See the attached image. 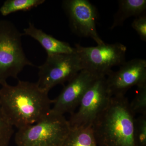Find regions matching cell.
<instances>
[{
    "label": "cell",
    "instance_id": "cell-1",
    "mask_svg": "<svg viewBox=\"0 0 146 146\" xmlns=\"http://www.w3.org/2000/svg\"><path fill=\"white\" fill-rule=\"evenodd\" d=\"M37 84L18 80L0 89V107L13 127L18 129L35 123L50 111L53 100Z\"/></svg>",
    "mask_w": 146,
    "mask_h": 146
},
{
    "label": "cell",
    "instance_id": "cell-2",
    "mask_svg": "<svg viewBox=\"0 0 146 146\" xmlns=\"http://www.w3.org/2000/svg\"><path fill=\"white\" fill-rule=\"evenodd\" d=\"M135 116L125 95L111 97L92 125L98 146H137Z\"/></svg>",
    "mask_w": 146,
    "mask_h": 146
},
{
    "label": "cell",
    "instance_id": "cell-3",
    "mask_svg": "<svg viewBox=\"0 0 146 146\" xmlns=\"http://www.w3.org/2000/svg\"><path fill=\"white\" fill-rule=\"evenodd\" d=\"M64 115L49 113L35 123L18 129L16 146H62L70 131Z\"/></svg>",
    "mask_w": 146,
    "mask_h": 146
},
{
    "label": "cell",
    "instance_id": "cell-4",
    "mask_svg": "<svg viewBox=\"0 0 146 146\" xmlns=\"http://www.w3.org/2000/svg\"><path fill=\"white\" fill-rule=\"evenodd\" d=\"M23 35L10 21H0V84L9 78H17L27 66H34L24 52Z\"/></svg>",
    "mask_w": 146,
    "mask_h": 146
},
{
    "label": "cell",
    "instance_id": "cell-5",
    "mask_svg": "<svg viewBox=\"0 0 146 146\" xmlns=\"http://www.w3.org/2000/svg\"><path fill=\"white\" fill-rule=\"evenodd\" d=\"M38 69L36 83L48 93L55 86L70 81L84 68L75 48L72 53L48 55L44 63Z\"/></svg>",
    "mask_w": 146,
    "mask_h": 146
},
{
    "label": "cell",
    "instance_id": "cell-6",
    "mask_svg": "<svg viewBox=\"0 0 146 146\" xmlns=\"http://www.w3.org/2000/svg\"><path fill=\"white\" fill-rule=\"evenodd\" d=\"M74 48L81 59L84 69L99 76H107L112 72L113 67L125 62L127 47L121 43H104L92 47L76 44Z\"/></svg>",
    "mask_w": 146,
    "mask_h": 146
},
{
    "label": "cell",
    "instance_id": "cell-7",
    "mask_svg": "<svg viewBox=\"0 0 146 146\" xmlns=\"http://www.w3.org/2000/svg\"><path fill=\"white\" fill-rule=\"evenodd\" d=\"M111 97L108 91L106 77H98L83 95L77 111L70 115L68 120L70 127L92 126Z\"/></svg>",
    "mask_w": 146,
    "mask_h": 146
},
{
    "label": "cell",
    "instance_id": "cell-8",
    "mask_svg": "<svg viewBox=\"0 0 146 146\" xmlns=\"http://www.w3.org/2000/svg\"><path fill=\"white\" fill-rule=\"evenodd\" d=\"M62 6L74 33L80 37L91 38L98 45L104 44L97 32L96 9L89 1L65 0L62 2Z\"/></svg>",
    "mask_w": 146,
    "mask_h": 146
},
{
    "label": "cell",
    "instance_id": "cell-9",
    "mask_svg": "<svg viewBox=\"0 0 146 146\" xmlns=\"http://www.w3.org/2000/svg\"><path fill=\"white\" fill-rule=\"evenodd\" d=\"M99 76L86 69L82 70L68 82L58 96L53 100L51 112L59 115L72 114L86 91Z\"/></svg>",
    "mask_w": 146,
    "mask_h": 146
},
{
    "label": "cell",
    "instance_id": "cell-10",
    "mask_svg": "<svg viewBox=\"0 0 146 146\" xmlns=\"http://www.w3.org/2000/svg\"><path fill=\"white\" fill-rule=\"evenodd\" d=\"M119 70L106 77L108 91L111 96L125 95L131 87L146 84V60L135 58L125 61Z\"/></svg>",
    "mask_w": 146,
    "mask_h": 146
},
{
    "label": "cell",
    "instance_id": "cell-11",
    "mask_svg": "<svg viewBox=\"0 0 146 146\" xmlns=\"http://www.w3.org/2000/svg\"><path fill=\"white\" fill-rule=\"evenodd\" d=\"M23 35L31 36L39 42L46 50L47 55L72 53L75 51V48L71 46L69 43L47 34L42 30L36 28L30 22L28 27L24 29Z\"/></svg>",
    "mask_w": 146,
    "mask_h": 146
},
{
    "label": "cell",
    "instance_id": "cell-12",
    "mask_svg": "<svg viewBox=\"0 0 146 146\" xmlns=\"http://www.w3.org/2000/svg\"><path fill=\"white\" fill-rule=\"evenodd\" d=\"M118 2L119 8L114 16L111 29L122 25L127 18H136L145 13L146 0H121Z\"/></svg>",
    "mask_w": 146,
    "mask_h": 146
},
{
    "label": "cell",
    "instance_id": "cell-13",
    "mask_svg": "<svg viewBox=\"0 0 146 146\" xmlns=\"http://www.w3.org/2000/svg\"><path fill=\"white\" fill-rule=\"evenodd\" d=\"M62 146H98L92 126L71 127Z\"/></svg>",
    "mask_w": 146,
    "mask_h": 146
},
{
    "label": "cell",
    "instance_id": "cell-14",
    "mask_svg": "<svg viewBox=\"0 0 146 146\" xmlns=\"http://www.w3.org/2000/svg\"><path fill=\"white\" fill-rule=\"evenodd\" d=\"M45 2V0H7L0 8V13L3 16H6L18 11H28Z\"/></svg>",
    "mask_w": 146,
    "mask_h": 146
},
{
    "label": "cell",
    "instance_id": "cell-15",
    "mask_svg": "<svg viewBox=\"0 0 146 146\" xmlns=\"http://www.w3.org/2000/svg\"><path fill=\"white\" fill-rule=\"evenodd\" d=\"M129 105L135 115H146V84L137 87V94Z\"/></svg>",
    "mask_w": 146,
    "mask_h": 146
},
{
    "label": "cell",
    "instance_id": "cell-16",
    "mask_svg": "<svg viewBox=\"0 0 146 146\" xmlns=\"http://www.w3.org/2000/svg\"><path fill=\"white\" fill-rule=\"evenodd\" d=\"M13 127L0 107V146H9L13 136Z\"/></svg>",
    "mask_w": 146,
    "mask_h": 146
},
{
    "label": "cell",
    "instance_id": "cell-17",
    "mask_svg": "<svg viewBox=\"0 0 146 146\" xmlns=\"http://www.w3.org/2000/svg\"><path fill=\"white\" fill-rule=\"evenodd\" d=\"M134 135L136 146H146V115L135 118Z\"/></svg>",
    "mask_w": 146,
    "mask_h": 146
},
{
    "label": "cell",
    "instance_id": "cell-18",
    "mask_svg": "<svg viewBox=\"0 0 146 146\" xmlns=\"http://www.w3.org/2000/svg\"><path fill=\"white\" fill-rule=\"evenodd\" d=\"M131 26L136 31L140 39L146 41V15L145 13L136 17L131 24Z\"/></svg>",
    "mask_w": 146,
    "mask_h": 146
}]
</instances>
